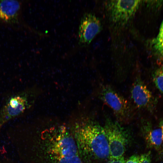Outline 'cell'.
Returning <instances> with one entry per match:
<instances>
[{
  "label": "cell",
  "instance_id": "6da1fadb",
  "mask_svg": "<svg viewBox=\"0 0 163 163\" xmlns=\"http://www.w3.org/2000/svg\"><path fill=\"white\" fill-rule=\"evenodd\" d=\"M71 132L81 158L87 162L110 159L108 142L103 127L91 119L76 123Z\"/></svg>",
  "mask_w": 163,
  "mask_h": 163
},
{
  "label": "cell",
  "instance_id": "7a4b0ae2",
  "mask_svg": "<svg viewBox=\"0 0 163 163\" xmlns=\"http://www.w3.org/2000/svg\"><path fill=\"white\" fill-rule=\"evenodd\" d=\"M42 137L44 151L52 163H82L74 139L65 126L46 130Z\"/></svg>",
  "mask_w": 163,
  "mask_h": 163
},
{
  "label": "cell",
  "instance_id": "3957f363",
  "mask_svg": "<svg viewBox=\"0 0 163 163\" xmlns=\"http://www.w3.org/2000/svg\"><path fill=\"white\" fill-rule=\"evenodd\" d=\"M97 96L112 110L117 121L121 124L130 122L135 116V107L131 101L125 98L111 85L100 83Z\"/></svg>",
  "mask_w": 163,
  "mask_h": 163
},
{
  "label": "cell",
  "instance_id": "277c9868",
  "mask_svg": "<svg viewBox=\"0 0 163 163\" xmlns=\"http://www.w3.org/2000/svg\"><path fill=\"white\" fill-rule=\"evenodd\" d=\"M103 128L108 142L110 159L123 156L129 141L128 131L118 121L107 115Z\"/></svg>",
  "mask_w": 163,
  "mask_h": 163
},
{
  "label": "cell",
  "instance_id": "5b68a950",
  "mask_svg": "<svg viewBox=\"0 0 163 163\" xmlns=\"http://www.w3.org/2000/svg\"><path fill=\"white\" fill-rule=\"evenodd\" d=\"M141 2L137 0L107 1L105 8L110 21L117 26L126 25L133 18Z\"/></svg>",
  "mask_w": 163,
  "mask_h": 163
},
{
  "label": "cell",
  "instance_id": "8992f818",
  "mask_svg": "<svg viewBox=\"0 0 163 163\" xmlns=\"http://www.w3.org/2000/svg\"><path fill=\"white\" fill-rule=\"evenodd\" d=\"M31 94L30 92L24 91L8 99L0 111V129L9 120L21 115L31 106Z\"/></svg>",
  "mask_w": 163,
  "mask_h": 163
},
{
  "label": "cell",
  "instance_id": "52a82bcc",
  "mask_svg": "<svg viewBox=\"0 0 163 163\" xmlns=\"http://www.w3.org/2000/svg\"><path fill=\"white\" fill-rule=\"evenodd\" d=\"M131 102L136 109L151 111L155 104L153 96L140 75H134L130 89Z\"/></svg>",
  "mask_w": 163,
  "mask_h": 163
},
{
  "label": "cell",
  "instance_id": "ba28073f",
  "mask_svg": "<svg viewBox=\"0 0 163 163\" xmlns=\"http://www.w3.org/2000/svg\"><path fill=\"white\" fill-rule=\"evenodd\" d=\"M102 24L99 18L91 13H86L81 18L78 31L79 43L82 46L89 44L101 30Z\"/></svg>",
  "mask_w": 163,
  "mask_h": 163
},
{
  "label": "cell",
  "instance_id": "9c48e42d",
  "mask_svg": "<svg viewBox=\"0 0 163 163\" xmlns=\"http://www.w3.org/2000/svg\"><path fill=\"white\" fill-rule=\"evenodd\" d=\"M141 130L147 146L158 150L161 148L163 142L161 129L152 127L150 122L142 120L141 123Z\"/></svg>",
  "mask_w": 163,
  "mask_h": 163
},
{
  "label": "cell",
  "instance_id": "30bf717a",
  "mask_svg": "<svg viewBox=\"0 0 163 163\" xmlns=\"http://www.w3.org/2000/svg\"><path fill=\"white\" fill-rule=\"evenodd\" d=\"M20 8L18 1L0 0V19L8 22H15Z\"/></svg>",
  "mask_w": 163,
  "mask_h": 163
},
{
  "label": "cell",
  "instance_id": "8fae6325",
  "mask_svg": "<svg viewBox=\"0 0 163 163\" xmlns=\"http://www.w3.org/2000/svg\"><path fill=\"white\" fill-rule=\"evenodd\" d=\"M152 79L156 87L163 94V66L154 72L152 75Z\"/></svg>",
  "mask_w": 163,
  "mask_h": 163
},
{
  "label": "cell",
  "instance_id": "7c38bea8",
  "mask_svg": "<svg viewBox=\"0 0 163 163\" xmlns=\"http://www.w3.org/2000/svg\"><path fill=\"white\" fill-rule=\"evenodd\" d=\"M154 43L155 49L159 53L163 55V21Z\"/></svg>",
  "mask_w": 163,
  "mask_h": 163
},
{
  "label": "cell",
  "instance_id": "4fadbf2b",
  "mask_svg": "<svg viewBox=\"0 0 163 163\" xmlns=\"http://www.w3.org/2000/svg\"><path fill=\"white\" fill-rule=\"evenodd\" d=\"M139 163H151V153L150 151L140 155Z\"/></svg>",
  "mask_w": 163,
  "mask_h": 163
},
{
  "label": "cell",
  "instance_id": "5bb4252c",
  "mask_svg": "<svg viewBox=\"0 0 163 163\" xmlns=\"http://www.w3.org/2000/svg\"><path fill=\"white\" fill-rule=\"evenodd\" d=\"M140 155H134L130 157L125 161V163H139Z\"/></svg>",
  "mask_w": 163,
  "mask_h": 163
},
{
  "label": "cell",
  "instance_id": "9a60e30c",
  "mask_svg": "<svg viewBox=\"0 0 163 163\" xmlns=\"http://www.w3.org/2000/svg\"><path fill=\"white\" fill-rule=\"evenodd\" d=\"M123 156L115 159H110V163H125Z\"/></svg>",
  "mask_w": 163,
  "mask_h": 163
},
{
  "label": "cell",
  "instance_id": "2e32d148",
  "mask_svg": "<svg viewBox=\"0 0 163 163\" xmlns=\"http://www.w3.org/2000/svg\"><path fill=\"white\" fill-rule=\"evenodd\" d=\"M159 127L161 129L162 133V138L163 142V119L161 120L159 123Z\"/></svg>",
  "mask_w": 163,
  "mask_h": 163
}]
</instances>
